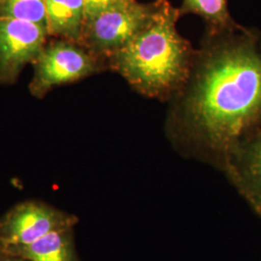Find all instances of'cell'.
<instances>
[{
    "mask_svg": "<svg viewBox=\"0 0 261 261\" xmlns=\"http://www.w3.org/2000/svg\"><path fill=\"white\" fill-rule=\"evenodd\" d=\"M208 49L180 106L187 140L224 165L261 122V48L249 35Z\"/></svg>",
    "mask_w": 261,
    "mask_h": 261,
    "instance_id": "6da1fadb",
    "label": "cell"
},
{
    "mask_svg": "<svg viewBox=\"0 0 261 261\" xmlns=\"http://www.w3.org/2000/svg\"><path fill=\"white\" fill-rule=\"evenodd\" d=\"M180 15L168 0L155 1L143 28L113 55L116 70L140 93L164 97L186 82L192 60L176 29Z\"/></svg>",
    "mask_w": 261,
    "mask_h": 261,
    "instance_id": "7a4b0ae2",
    "label": "cell"
},
{
    "mask_svg": "<svg viewBox=\"0 0 261 261\" xmlns=\"http://www.w3.org/2000/svg\"><path fill=\"white\" fill-rule=\"evenodd\" d=\"M77 223L75 215L45 202H20L0 219V250L30 244L59 230L75 228Z\"/></svg>",
    "mask_w": 261,
    "mask_h": 261,
    "instance_id": "3957f363",
    "label": "cell"
},
{
    "mask_svg": "<svg viewBox=\"0 0 261 261\" xmlns=\"http://www.w3.org/2000/svg\"><path fill=\"white\" fill-rule=\"evenodd\" d=\"M153 9L154 2L144 4L130 0L86 21L82 38L94 50L113 56L143 28Z\"/></svg>",
    "mask_w": 261,
    "mask_h": 261,
    "instance_id": "277c9868",
    "label": "cell"
},
{
    "mask_svg": "<svg viewBox=\"0 0 261 261\" xmlns=\"http://www.w3.org/2000/svg\"><path fill=\"white\" fill-rule=\"evenodd\" d=\"M36 60L31 88L37 94L45 93L56 85L72 83L91 75L97 66L89 54L66 41H58L44 47Z\"/></svg>",
    "mask_w": 261,
    "mask_h": 261,
    "instance_id": "5b68a950",
    "label": "cell"
},
{
    "mask_svg": "<svg viewBox=\"0 0 261 261\" xmlns=\"http://www.w3.org/2000/svg\"><path fill=\"white\" fill-rule=\"evenodd\" d=\"M47 28L28 20L0 18V80L13 81L22 67L37 59Z\"/></svg>",
    "mask_w": 261,
    "mask_h": 261,
    "instance_id": "8992f818",
    "label": "cell"
},
{
    "mask_svg": "<svg viewBox=\"0 0 261 261\" xmlns=\"http://www.w3.org/2000/svg\"><path fill=\"white\" fill-rule=\"evenodd\" d=\"M223 167L243 198L261 218V122L231 150Z\"/></svg>",
    "mask_w": 261,
    "mask_h": 261,
    "instance_id": "52a82bcc",
    "label": "cell"
},
{
    "mask_svg": "<svg viewBox=\"0 0 261 261\" xmlns=\"http://www.w3.org/2000/svg\"><path fill=\"white\" fill-rule=\"evenodd\" d=\"M29 261H81L75 249L74 228L47 234L34 242L0 250Z\"/></svg>",
    "mask_w": 261,
    "mask_h": 261,
    "instance_id": "ba28073f",
    "label": "cell"
},
{
    "mask_svg": "<svg viewBox=\"0 0 261 261\" xmlns=\"http://www.w3.org/2000/svg\"><path fill=\"white\" fill-rule=\"evenodd\" d=\"M47 34L79 41L84 27V0H45Z\"/></svg>",
    "mask_w": 261,
    "mask_h": 261,
    "instance_id": "9c48e42d",
    "label": "cell"
},
{
    "mask_svg": "<svg viewBox=\"0 0 261 261\" xmlns=\"http://www.w3.org/2000/svg\"><path fill=\"white\" fill-rule=\"evenodd\" d=\"M179 10L181 14L193 13L200 16L215 32L235 28L227 8V0H183Z\"/></svg>",
    "mask_w": 261,
    "mask_h": 261,
    "instance_id": "30bf717a",
    "label": "cell"
},
{
    "mask_svg": "<svg viewBox=\"0 0 261 261\" xmlns=\"http://www.w3.org/2000/svg\"><path fill=\"white\" fill-rule=\"evenodd\" d=\"M0 18L28 20L47 28L45 0H0Z\"/></svg>",
    "mask_w": 261,
    "mask_h": 261,
    "instance_id": "8fae6325",
    "label": "cell"
},
{
    "mask_svg": "<svg viewBox=\"0 0 261 261\" xmlns=\"http://www.w3.org/2000/svg\"><path fill=\"white\" fill-rule=\"evenodd\" d=\"M130 0H84V23L100 13L127 3Z\"/></svg>",
    "mask_w": 261,
    "mask_h": 261,
    "instance_id": "7c38bea8",
    "label": "cell"
},
{
    "mask_svg": "<svg viewBox=\"0 0 261 261\" xmlns=\"http://www.w3.org/2000/svg\"><path fill=\"white\" fill-rule=\"evenodd\" d=\"M0 261H29L25 258L16 256V255H10L5 253H0Z\"/></svg>",
    "mask_w": 261,
    "mask_h": 261,
    "instance_id": "4fadbf2b",
    "label": "cell"
}]
</instances>
